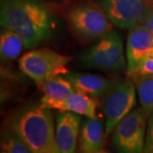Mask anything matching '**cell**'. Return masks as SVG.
<instances>
[{
    "label": "cell",
    "instance_id": "9c48e42d",
    "mask_svg": "<svg viewBox=\"0 0 153 153\" xmlns=\"http://www.w3.org/2000/svg\"><path fill=\"white\" fill-rule=\"evenodd\" d=\"M153 50V34L144 25L129 30L127 38V70L131 76L142 59Z\"/></svg>",
    "mask_w": 153,
    "mask_h": 153
},
{
    "label": "cell",
    "instance_id": "44dd1931",
    "mask_svg": "<svg viewBox=\"0 0 153 153\" xmlns=\"http://www.w3.org/2000/svg\"><path fill=\"white\" fill-rule=\"evenodd\" d=\"M95 153H109L108 152H105V151H103V150H100V151H98L97 152Z\"/></svg>",
    "mask_w": 153,
    "mask_h": 153
},
{
    "label": "cell",
    "instance_id": "7402d4cb",
    "mask_svg": "<svg viewBox=\"0 0 153 153\" xmlns=\"http://www.w3.org/2000/svg\"><path fill=\"white\" fill-rule=\"evenodd\" d=\"M150 1V3H151V4H152V6L153 7V0H149Z\"/></svg>",
    "mask_w": 153,
    "mask_h": 153
},
{
    "label": "cell",
    "instance_id": "5b68a950",
    "mask_svg": "<svg viewBox=\"0 0 153 153\" xmlns=\"http://www.w3.org/2000/svg\"><path fill=\"white\" fill-rule=\"evenodd\" d=\"M136 103V88L130 80L114 82L104 96L102 110L105 116V135L108 136Z\"/></svg>",
    "mask_w": 153,
    "mask_h": 153
},
{
    "label": "cell",
    "instance_id": "ffe728a7",
    "mask_svg": "<svg viewBox=\"0 0 153 153\" xmlns=\"http://www.w3.org/2000/svg\"><path fill=\"white\" fill-rule=\"evenodd\" d=\"M143 25L153 34V7L150 15L148 16L147 19L143 23Z\"/></svg>",
    "mask_w": 153,
    "mask_h": 153
},
{
    "label": "cell",
    "instance_id": "277c9868",
    "mask_svg": "<svg viewBox=\"0 0 153 153\" xmlns=\"http://www.w3.org/2000/svg\"><path fill=\"white\" fill-rule=\"evenodd\" d=\"M82 63L87 67L109 71L127 68L123 44L116 31H111L81 55Z\"/></svg>",
    "mask_w": 153,
    "mask_h": 153
},
{
    "label": "cell",
    "instance_id": "8992f818",
    "mask_svg": "<svg viewBox=\"0 0 153 153\" xmlns=\"http://www.w3.org/2000/svg\"><path fill=\"white\" fill-rule=\"evenodd\" d=\"M146 117L142 108L131 111L113 130V145L118 153H144Z\"/></svg>",
    "mask_w": 153,
    "mask_h": 153
},
{
    "label": "cell",
    "instance_id": "52a82bcc",
    "mask_svg": "<svg viewBox=\"0 0 153 153\" xmlns=\"http://www.w3.org/2000/svg\"><path fill=\"white\" fill-rule=\"evenodd\" d=\"M68 17L74 33L84 40L100 38L112 31L111 22L100 6L80 4L71 10Z\"/></svg>",
    "mask_w": 153,
    "mask_h": 153
},
{
    "label": "cell",
    "instance_id": "9a60e30c",
    "mask_svg": "<svg viewBox=\"0 0 153 153\" xmlns=\"http://www.w3.org/2000/svg\"><path fill=\"white\" fill-rule=\"evenodd\" d=\"M24 41L21 36L13 30L3 28L0 35V54L2 59L11 60L16 59L21 55Z\"/></svg>",
    "mask_w": 153,
    "mask_h": 153
},
{
    "label": "cell",
    "instance_id": "30bf717a",
    "mask_svg": "<svg viewBox=\"0 0 153 153\" xmlns=\"http://www.w3.org/2000/svg\"><path fill=\"white\" fill-rule=\"evenodd\" d=\"M40 105L49 110L71 111L88 118H96V101L85 94L75 90L62 100H51L43 96Z\"/></svg>",
    "mask_w": 153,
    "mask_h": 153
},
{
    "label": "cell",
    "instance_id": "7a4b0ae2",
    "mask_svg": "<svg viewBox=\"0 0 153 153\" xmlns=\"http://www.w3.org/2000/svg\"><path fill=\"white\" fill-rule=\"evenodd\" d=\"M7 128L33 153H60L50 110L40 105H29L16 111L9 118Z\"/></svg>",
    "mask_w": 153,
    "mask_h": 153
},
{
    "label": "cell",
    "instance_id": "e0dca14e",
    "mask_svg": "<svg viewBox=\"0 0 153 153\" xmlns=\"http://www.w3.org/2000/svg\"><path fill=\"white\" fill-rule=\"evenodd\" d=\"M0 153H33L16 134L6 128L2 133Z\"/></svg>",
    "mask_w": 153,
    "mask_h": 153
},
{
    "label": "cell",
    "instance_id": "8fae6325",
    "mask_svg": "<svg viewBox=\"0 0 153 153\" xmlns=\"http://www.w3.org/2000/svg\"><path fill=\"white\" fill-rule=\"evenodd\" d=\"M81 118L71 111H60L56 117L55 138L60 153H76Z\"/></svg>",
    "mask_w": 153,
    "mask_h": 153
},
{
    "label": "cell",
    "instance_id": "5bb4252c",
    "mask_svg": "<svg viewBox=\"0 0 153 153\" xmlns=\"http://www.w3.org/2000/svg\"><path fill=\"white\" fill-rule=\"evenodd\" d=\"M38 86L44 94V96L56 100L66 98L75 91L71 82L64 75L49 78Z\"/></svg>",
    "mask_w": 153,
    "mask_h": 153
},
{
    "label": "cell",
    "instance_id": "4fadbf2b",
    "mask_svg": "<svg viewBox=\"0 0 153 153\" xmlns=\"http://www.w3.org/2000/svg\"><path fill=\"white\" fill-rule=\"evenodd\" d=\"M82 153H95L102 150L105 144L103 126L98 118H88L82 123L79 138Z\"/></svg>",
    "mask_w": 153,
    "mask_h": 153
},
{
    "label": "cell",
    "instance_id": "d6986e66",
    "mask_svg": "<svg viewBox=\"0 0 153 153\" xmlns=\"http://www.w3.org/2000/svg\"><path fill=\"white\" fill-rule=\"evenodd\" d=\"M148 117L144 153H153V112Z\"/></svg>",
    "mask_w": 153,
    "mask_h": 153
},
{
    "label": "cell",
    "instance_id": "2e32d148",
    "mask_svg": "<svg viewBox=\"0 0 153 153\" xmlns=\"http://www.w3.org/2000/svg\"><path fill=\"white\" fill-rule=\"evenodd\" d=\"M133 77L140 106L149 117L153 112V74L134 75Z\"/></svg>",
    "mask_w": 153,
    "mask_h": 153
},
{
    "label": "cell",
    "instance_id": "ba28073f",
    "mask_svg": "<svg viewBox=\"0 0 153 153\" xmlns=\"http://www.w3.org/2000/svg\"><path fill=\"white\" fill-rule=\"evenodd\" d=\"M111 22L122 29L142 25L152 10L149 0H99Z\"/></svg>",
    "mask_w": 153,
    "mask_h": 153
},
{
    "label": "cell",
    "instance_id": "ac0fdd59",
    "mask_svg": "<svg viewBox=\"0 0 153 153\" xmlns=\"http://www.w3.org/2000/svg\"><path fill=\"white\" fill-rule=\"evenodd\" d=\"M149 74H153V50L143 58L136 68V70L131 76L149 75Z\"/></svg>",
    "mask_w": 153,
    "mask_h": 153
},
{
    "label": "cell",
    "instance_id": "7c38bea8",
    "mask_svg": "<svg viewBox=\"0 0 153 153\" xmlns=\"http://www.w3.org/2000/svg\"><path fill=\"white\" fill-rule=\"evenodd\" d=\"M64 76L71 82L75 90L94 99L104 97L114 83L105 77L88 73L68 72Z\"/></svg>",
    "mask_w": 153,
    "mask_h": 153
},
{
    "label": "cell",
    "instance_id": "6da1fadb",
    "mask_svg": "<svg viewBox=\"0 0 153 153\" xmlns=\"http://www.w3.org/2000/svg\"><path fill=\"white\" fill-rule=\"evenodd\" d=\"M0 22L2 28L19 34L27 49L45 40L52 29L49 12L36 0H5L1 6Z\"/></svg>",
    "mask_w": 153,
    "mask_h": 153
},
{
    "label": "cell",
    "instance_id": "3957f363",
    "mask_svg": "<svg viewBox=\"0 0 153 153\" xmlns=\"http://www.w3.org/2000/svg\"><path fill=\"white\" fill-rule=\"evenodd\" d=\"M71 60L70 56L50 49H34L20 58L19 67L38 85L49 78L68 73L67 66Z\"/></svg>",
    "mask_w": 153,
    "mask_h": 153
}]
</instances>
